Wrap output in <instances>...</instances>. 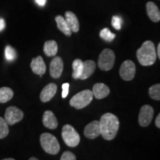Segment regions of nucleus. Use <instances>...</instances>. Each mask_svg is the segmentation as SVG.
I'll use <instances>...</instances> for the list:
<instances>
[{"label":"nucleus","mask_w":160,"mask_h":160,"mask_svg":"<svg viewBox=\"0 0 160 160\" xmlns=\"http://www.w3.org/2000/svg\"><path fill=\"white\" fill-rule=\"evenodd\" d=\"M101 135L105 140H112L117 136L119 128V121L117 116L106 113L99 120Z\"/></svg>","instance_id":"1"},{"label":"nucleus","mask_w":160,"mask_h":160,"mask_svg":"<svg viewBox=\"0 0 160 160\" xmlns=\"http://www.w3.org/2000/svg\"><path fill=\"white\" fill-rule=\"evenodd\" d=\"M137 57L139 62L142 66H150L153 65L157 60V51L153 42H144L141 48L137 51Z\"/></svg>","instance_id":"2"},{"label":"nucleus","mask_w":160,"mask_h":160,"mask_svg":"<svg viewBox=\"0 0 160 160\" xmlns=\"http://www.w3.org/2000/svg\"><path fill=\"white\" fill-rule=\"evenodd\" d=\"M40 144L47 153L56 155L60 151L59 142L54 136L48 133H44L40 136Z\"/></svg>","instance_id":"3"},{"label":"nucleus","mask_w":160,"mask_h":160,"mask_svg":"<svg viewBox=\"0 0 160 160\" xmlns=\"http://www.w3.org/2000/svg\"><path fill=\"white\" fill-rule=\"evenodd\" d=\"M93 93L91 90H85L77 93L70 100V105L76 109H82L93 100Z\"/></svg>","instance_id":"4"},{"label":"nucleus","mask_w":160,"mask_h":160,"mask_svg":"<svg viewBox=\"0 0 160 160\" xmlns=\"http://www.w3.org/2000/svg\"><path fill=\"white\" fill-rule=\"evenodd\" d=\"M115 53L109 48L104 49L98 59V67L102 71H108L113 68L115 62Z\"/></svg>","instance_id":"5"},{"label":"nucleus","mask_w":160,"mask_h":160,"mask_svg":"<svg viewBox=\"0 0 160 160\" xmlns=\"http://www.w3.org/2000/svg\"><path fill=\"white\" fill-rule=\"evenodd\" d=\"M62 137L68 147L74 148L79 145L80 137L74 128L71 125H65L62 130Z\"/></svg>","instance_id":"6"},{"label":"nucleus","mask_w":160,"mask_h":160,"mask_svg":"<svg viewBox=\"0 0 160 160\" xmlns=\"http://www.w3.org/2000/svg\"><path fill=\"white\" fill-rule=\"evenodd\" d=\"M135 73L136 66L133 62L131 60H125L120 67V77L125 81H131L134 78Z\"/></svg>","instance_id":"7"},{"label":"nucleus","mask_w":160,"mask_h":160,"mask_svg":"<svg viewBox=\"0 0 160 160\" xmlns=\"http://www.w3.org/2000/svg\"><path fill=\"white\" fill-rule=\"evenodd\" d=\"M24 113L19 108L14 106H11L6 109L5 120L8 125H13L19 122L23 119Z\"/></svg>","instance_id":"8"},{"label":"nucleus","mask_w":160,"mask_h":160,"mask_svg":"<svg viewBox=\"0 0 160 160\" xmlns=\"http://www.w3.org/2000/svg\"><path fill=\"white\" fill-rule=\"evenodd\" d=\"M153 108L151 105H145L140 109L138 122L142 127H148L152 122L153 117Z\"/></svg>","instance_id":"9"},{"label":"nucleus","mask_w":160,"mask_h":160,"mask_svg":"<svg viewBox=\"0 0 160 160\" xmlns=\"http://www.w3.org/2000/svg\"><path fill=\"white\" fill-rule=\"evenodd\" d=\"M84 135L85 136L86 138L90 139H94L99 135H101L99 121L95 120L86 125L84 129Z\"/></svg>","instance_id":"10"},{"label":"nucleus","mask_w":160,"mask_h":160,"mask_svg":"<svg viewBox=\"0 0 160 160\" xmlns=\"http://www.w3.org/2000/svg\"><path fill=\"white\" fill-rule=\"evenodd\" d=\"M63 68L62 59L60 57H54L50 64V74L54 79H58L62 73Z\"/></svg>","instance_id":"11"},{"label":"nucleus","mask_w":160,"mask_h":160,"mask_svg":"<svg viewBox=\"0 0 160 160\" xmlns=\"http://www.w3.org/2000/svg\"><path fill=\"white\" fill-rule=\"evenodd\" d=\"M57 91V86L54 83H50L42 89L40 93V100L42 102H48L53 99Z\"/></svg>","instance_id":"12"},{"label":"nucleus","mask_w":160,"mask_h":160,"mask_svg":"<svg viewBox=\"0 0 160 160\" xmlns=\"http://www.w3.org/2000/svg\"><path fill=\"white\" fill-rule=\"evenodd\" d=\"M31 68L33 73L39 75L40 77H42L43 74H45L46 72V65L41 56H38L37 57L33 58L31 63Z\"/></svg>","instance_id":"13"},{"label":"nucleus","mask_w":160,"mask_h":160,"mask_svg":"<svg viewBox=\"0 0 160 160\" xmlns=\"http://www.w3.org/2000/svg\"><path fill=\"white\" fill-rule=\"evenodd\" d=\"M93 97L97 99H102L107 97L110 93V88L103 83H96L93 87Z\"/></svg>","instance_id":"14"},{"label":"nucleus","mask_w":160,"mask_h":160,"mask_svg":"<svg viewBox=\"0 0 160 160\" xmlns=\"http://www.w3.org/2000/svg\"><path fill=\"white\" fill-rule=\"evenodd\" d=\"M43 125L45 126L47 128L51 130L56 129L58 126V122L57 118H56L54 113L51 111H46L43 114L42 118Z\"/></svg>","instance_id":"15"},{"label":"nucleus","mask_w":160,"mask_h":160,"mask_svg":"<svg viewBox=\"0 0 160 160\" xmlns=\"http://www.w3.org/2000/svg\"><path fill=\"white\" fill-rule=\"evenodd\" d=\"M65 19L72 33L73 32V33H77L79 30V22L77 16L73 12L66 11L65 13Z\"/></svg>","instance_id":"16"},{"label":"nucleus","mask_w":160,"mask_h":160,"mask_svg":"<svg viewBox=\"0 0 160 160\" xmlns=\"http://www.w3.org/2000/svg\"><path fill=\"white\" fill-rule=\"evenodd\" d=\"M147 14L149 19L153 22H158L160 20V11L159 8L153 2H148L146 4Z\"/></svg>","instance_id":"17"},{"label":"nucleus","mask_w":160,"mask_h":160,"mask_svg":"<svg viewBox=\"0 0 160 160\" xmlns=\"http://www.w3.org/2000/svg\"><path fill=\"white\" fill-rule=\"evenodd\" d=\"M96 68H97V64L93 60H87V61L83 62L82 72L80 75L79 79L84 80L89 78L94 73Z\"/></svg>","instance_id":"18"},{"label":"nucleus","mask_w":160,"mask_h":160,"mask_svg":"<svg viewBox=\"0 0 160 160\" xmlns=\"http://www.w3.org/2000/svg\"><path fill=\"white\" fill-rule=\"evenodd\" d=\"M55 21L57 22L58 29L61 32H62L64 34L67 36V37H71L72 34V31L69 28L65 18L62 16L58 15L55 17Z\"/></svg>","instance_id":"19"},{"label":"nucleus","mask_w":160,"mask_h":160,"mask_svg":"<svg viewBox=\"0 0 160 160\" xmlns=\"http://www.w3.org/2000/svg\"><path fill=\"white\" fill-rule=\"evenodd\" d=\"M44 53L48 57H54L58 52V45L54 40L46 41L43 48Z\"/></svg>","instance_id":"20"},{"label":"nucleus","mask_w":160,"mask_h":160,"mask_svg":"<svg viewBox=\"0 0 160 160\" xmlns=\"http://www.w3.org/2000/svg\"><path fill=\"white\" fill-rule=\"evenodd\" d=\"M13 97V91L8 87L0 88V103H5L10 101Z\"/></svg>","instance_id":"21"},{"label":"nucleus","mask_w":160,"mask_h":160,"mask_svg":"<svg viewBox=\"0 0 160 160\" xmlns=\"http://www.w3.org/2000/svg\"><path fill=\"white\" fill-rule=\"evenodd\" d=\"M72 67H73V79H79L80 75H81L82 72L83 68V62L81 59H77L73 62L72 64Z\"/></svg>","instance_id":"22"},{"label":"nucleus","mask_w":160,"mask_h":160,"mask_svg":"<svg viewBox=\"0 0 160 160\" xmlns=\"http://www.w3.org/2000/svg\"><path fill=\"white\" fill-rule=\"evenodd\" d=\"M149 96L151 99L159 101L160 100V85L156 84L149 88Z\"/></svg>","instance_id":"23"},{"label":"nucleus","mask_w":160,"mask_h":160,"mask_svg":"<svg viewBox=\"0 0 160 160\" xmlns=\"http://www.w3.org/2000/svg\"><path fill=\"white\" fill-rule=\"evenodd\" d=\"M99 36L102 39L106 42H112L116 37V35L114 33H112L110 31V29L108 28H103L102 30L99 33Z\"/></svg>","instance_id":"24"},{"label":"nucleus","mask_w":160,"mask_h":160,"mask_svg":"<svg viewBox=\"0 0 160 160\" xmlns=\"http://www.w3.org/2000/svg\"><path fill=\"white\" fill-rule=\"evenodd\" d=\"M9 133L8 125L5 119L0 117V139L7 137Z\"/></svg>","instance_id":"25"},{"label":"nucleus","mask_w":160,"mask_h":160,"mask_svg":"<svg viewBox=\"0 0 160 160\" xmlns=\"http://www.w3.org/2000/svg\"><path fill=\"white\" fill-rule=\"evenodd\" d=\"M5 53L6 59H7V60H8V61H13V60H14L16 59L17 53H16L15 50L13 49L11 46H6Z\"/></svg>","instance_id":"26"},{"label":"nucleus","mask_w":160,"mask_h":160,"mask_svg":"<svg viewBox=\"0 0 160 160\" xmlns=\"http://www.w3.org/2000/svg\"><path fill=\"white\" fill-rule=\"evenodd\" d=\"M111 24H112V26H113L116 30L119 31V30L122 28V18L119 17V16H113V17H112Z\"/></svg>","instance_id":"27"},{"label":"nucleus","mask_w":160,"mask_h":160,"mask_svg":"<svg viewBox=\"0 0 160 160\" xmlns=\"http://www.w3.org/2000/svg\"><path fill=\"white\" fill-rule=\"evenodd\" d=\"M60 160H77V158L72 152L65 151L62 155Z\"/></svg>","instance_id":"28"},{"label":"nucleus","mask_w":160,"mask_h":160,"mask_svg":"<svg viewBox=\"0 0 160 160\" xmlns=\"http://www.w3.org/2000/svg\"><path fill=\"white\" fill-rule=\"evenodd\" d=\"M69 84L68 83H65L63 84L62 86V98H65L68 94L69 92Z\"/></svg>","instance_id":"29"},{"label":"nucleus","mask_w":160,"mask_h":160,"mask_svg":"<svg viewBox=\"0 0 160 160\" xmlns=\"http://www.w3.org/2000/svg\"><path fill=\"white\" fill-rule=\"evenodd\" d=\"M35 2H36V3H37L38 5H39V6H41V7H42V6H45V5L47 0H35Z\"/></svg>","instance_id":"30"},{"label":"nucleus","mask_w":160,"mask_h":160,"mask_svg":"<svg viewBox=\"0 0 160 160\" xmlns=\"http://www.w3.org/2000/svg\"><path fill=\"white\" fill-rule=\"evenodd\" d=\"M5 27V22L2 18H0V31L4 30Z\"/></svg>","instance_id":"31"},{"label":"nucleus","mask_w":160,"mask_h":160,"mask_svg":"<svg viewBox=\"0 0 160 160\" xmlns=\"http://www.w3.org/2000/svg\"><path fill=\"white\" fill-rule=\"evenodd\" d=\"M155 124L156 126L158 128H160V114L159 113L157 116V119L155 120Z\"/></svg>","instance_id":"32"},{"label":"nucleus","mask_w":160,"mask_h":160,"mask_svg":"<svg viewBox=\"0 0 160 160\" xmlns=\"http://www.w3.org/2000/svg\"><path fill=\"white\" fill-rule=\"evenodd\" d=\"M157 56H158V58H159V59H160V43L158 44V46H157Z\"/></svg>","instance_id":"33"},{"label":"nucleus","mask_w":160,"mask_h":160,"mask_svg":"<svg viewBox=\"0 0 160 160\" xmlns=\"http://www.w3.org/2000/svg\"><path fill=\"white\" fill-rule=\"evenodd\" d=\"M29 160H39L37 159V158H36V157H31L29 159Z\"/></svg>","instance_id":"34"},{"label":"nucleus","mask_w":160,"mask_h":160,"mask_svg":"<svg viewBox=\"0 0 160 160\" xmlns=\"http://www.w3.org/2000/svg\"><path fill=\"white\" fill-rule=\"evenodd\" d=\"M2 160H15L14 159H12V158H7V159H4Z\"/></svg>","instance_id":"35"}]
</instances>
